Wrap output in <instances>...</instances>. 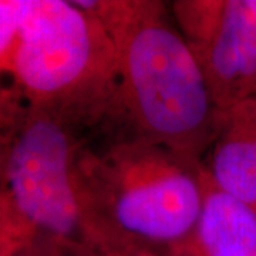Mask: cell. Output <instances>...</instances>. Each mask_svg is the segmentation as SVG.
<instances>
[{
  "label": "cell",
  "mask_w": 256,
  "mask_h": 256,
  "mask_svg": "<svg viewBox=\"0 0 256 256\" xmlns=\"http://www.w3.org/2000/svg\"><path fill=\"white\" fill-rule=\"evenodd\" d=\"M108 32L118 66V114L134 136L200 161L216 140L224 114L200 63L161 2H76Z\"/></svg>",
  "instance_id": "1"
},
{
  "label": "cell",
  "mask_w": 256,
  "mask_h": 256,
  "mask_svg": "<svg viewBox=\"0 0 256 256\" xmlns=\"http://www.w3.org/2000/svg\"><path fill=\"white\" fill-rule=\"evenodd\" d=\"M0 66L28 107L76 132L118 114L116 46L76 2L2 0Z\"/></svg>",
  "instance_id": "2"
},
{
  "label": "cell",
  "mask_w": 256,
  "mask_h": 256,
  "mask_svg": "<svg viewBox=\"0 0 256 256\" xmlns=\"http://www.w3.org/2000/svg\"><path fill=\"white\" fill-rule=\"evenodd\" d=\"M76 171L101 242L168 256L191 238L204 201L200 161L132 134L100 150L82 144Z\"/></svg>",
  "instance_id": "3"
},
{
  "label": "cell",
  "mask_w": 256,
  "mask_h": 256,
  "mask_svg": "<svg viewBox=\"0 0 256 256\" xmlns=\"http://www.w3.org/2000/svg\"><path fill=\"white\" fill-rule=\"evenodd\" d=\"M77 132L2 88L0 256L38 240L101 242L82 202Z\"/></svg>",
  "instance_id": "4"
},
{
  "label": "cell",
  "mask_w": 256,
  "mask_h": 256,
  "mask_svg": "<svg viewBox=\"0 0 256 256\" xmlns=\"http://www.w3.org/2000/svg\"><path fill=\"white\" fill-rule=\"evenodd\" d=\"M175 18L215 107L226 114L256 97V10L248 0H184Z\"/></svg>",
  "instance_id": "5"
},
{
  "label": "cell",
  "mask_w": 256,
  "mask_h": 256,
  "mask_svg": "<svg viewBox=\"0 0 256 256\" xmlns=\"http://www.w3.org/2000/svg\"><path fill=\"white\" fill-rule=\"evenodd\" d=\"M204 201L191 238L168 256H256V212L220 191L202 165Z\"/></svg>",
  "instance_id": "6"
},
{
  "label": "cell",
  "mask_w": 256,
  "mask_h": 256,
  "mask_svg": "<svg viewBox=\"0 0 256 256\" xmlns=\"http://www.w3.org/2000/svg\"><path fill=\"white\" fill-rule=\"evenodd\" d=\"M220 191L256 212V146L245 124L229 111L205 166Z\"/></svg>",
  "instance_id": "7"
},
{
  "label": "cell",
  "mask_w": 256,
  "mask_h": 256,
  "mask_svg": "<svg viewBox=\"0 0 256 256\" xmlns=\"http://www.w3.org/2000/svg\"><path fill=\"white\" fill-rule=\"evenodd\" d=\"M53 242V240H52ZM60 256H158L128 242H53Z\"/></svg>",
  "instance_id": "8"
},
{
  "label": "cell",
  "mask_w": 256,
  "mask_h": 256,
  "mask_svg": "<svg viewBox=\"0 0 256 256\" xmlns=\"http://www.w3.org/2000/svg\"><path fill=\"white\" fill-rule=\"evenodd\" d=\"M230 111L245 124L256 146V97L239 104Z\"/></svg>",
  "instance_id": "9"
},
{
  "label": "cell",
  "mask_w": 256,
  "mask_h": 256,
  "mask_svg": "<svg viewBox=\"0 0 256 256\" xmlns=\"http://www.w3.org/2000/svg\"><path fill=\"white\" fill-rule=\"evenodd\" d=\"M16 256H60L56 245L52 240H38L28 249L22 250Z\"/></svg>",
  "instance_id": "10"
},
{
  "label": "cell",
  "mask_w": 256,
  "mask_h": 256,
  "mask_svg": "<svg viewBox=\"0 0 256 256\" xmlns=\"http://www.w3.org/2000/svg\"><path fill=\"white\" fill-rule=\"evenodd\" d=\"M248 2H249V4H250V6H252V8L256 10V0H248Z\"/></svg>",
  "instance_id": "11"
}]
</instances>
